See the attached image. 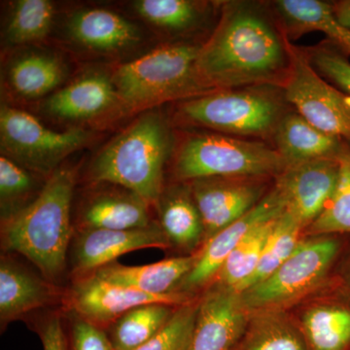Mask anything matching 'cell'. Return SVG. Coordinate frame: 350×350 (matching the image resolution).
I'll return each mask as SVG.
<instances>
[{
	"instance_id": "31",
	"label": "cell",
	"mask_w": 350,
	"mask_h": 350,
	"mask_svg": "<svg viewBox=\"0 0 350 350\" xmlns=\"http://www.w3.org/2000/svg\"><path fill=\"white\" fill-rule=\"evenodd\" d=\"M340 175L335 191L319 217L304 231L306 237L350 236V144L338 158Z\"/></svg>"
},
{
	"instance_id": "12",
	"label": "cell",
	"mask_w": 350,
	"mask_h": 350,
	"mask_svg": "<svg viewBox=\"0 0 350 350\" xmlns=\"http://www.w3.org/2000/svg\"><path fill=\"white\" fill-rule=\"evenodd\" d=\"M285 211L280 191L273 188L252 211L209 239L198 252V259L190 273L182 280L176 293L197 298L211 284L219 269L234 248L254 228L278 218Z\"/></svg>"
},
{
	"instance_id": "32",
	"label": "cell",
	"mask_w": 350,
	"mask_h": 350,
	"mask_svg": "<svg viewBox=\"0 0 350 350\" xmlns=\"http://www.w3.org/2000/svg\"><path fill=\"white\" fill-rule=\"evenodd\" d=\"M54 17L55 6L49 0H20L7 25V40L13 45L40 40L49 33Z\"/></svg>"
},
{
	"instance_id": "39",
	"label": "cell",
	"mask_w": 350,
	"mask_h": 350,
	"mask_svg": "<svg viewBox=\"0 0 350 350\" xmlns=\"http://www.w3.org/2000/svg\"><path fill=\"white\" fill-rule=\"evenodd\" d=\"M331 6L338 23L350 29V0L332 1Z\"/></svg>"
},
{
	"instance_id": "3",
	"label": "cell",
	"mask_w": 350,
	"mask_h": 350,
	"mask_svg": "<svg viewBox=\"0 0 350 350\" xmlns=\"http://www.w3.org/2000/svg\"><path fill=\"white\" fill-rule=\"evenodd\" d=\"M172 149L167 120L159 112L144 113L101 149L92 165V179L117 184L147 204H157Z\"/></svg>"
},
{
	"instance_id": "25",
	"label": "cell",
	"mask_w": 350,
	"mask_h": 350,
	"mask_svg": "<svg viewBox=\"0 0 350 350\" xmlns=\"http://www.w3.org/2000/svg\"><path fill=\"white\" fill-rule=\"evenodd\" d=\"M148 206L138 196L107 194L94 198L83 213L84 229L124 230L148 227L153 223L149 217Z\"/></svg>"
},
{
	"instance_id": "38",
	"label": "cell",
	"mask_w": 350,
	"mask_h": 350,
	"mask_svg": "<svg viewBox=\"0 0 350 350\" xmlns=\"http://www.w3.org/2000/svg\"><path fill=\"white\" fill-rule=\"evenodd\" d=\"M334 278L350 293V237L336 267Z\"/></svg>"
},
{
	"instance_id": "9",
	"label": "cell",
	"mask_w": 350,
	"mask_h": 350,
	"mask_svg": "<svg viewBox=\"0 0 350 350\" xmlns=\"http://www.w3.org/2000/svg\"><path fill=\"white\" fill-rule=\"evenodd\" d=\"M288 103L312 125L350 144V98L326 82L292 44V66L284 87Z\"/></svg>"
},
{
	"instance_id": "23",
	"label": "cell",
	"mask_w": 350,
	"mask_h": 350,
	"mask_svg": "<svg viewBox=\"0 0 350 350\" xmlns=\"http://www.w3.org/2000/svg\"><path fill=\"white\" fill-rule=\"evenodd\" d=\"M269 3L291 42L310 32H323L326 39L350 55V29L336 19L331 2L275 0Z\"/></svg>"
},
{
	"instance_id": "20",
	"label": "cell",
	"mask_w": 350,
	"mask_h": 350,
	"mask_svg": "<svg viewBox=\"0 0 350 350\" xmlns=\"http://www.w3.org/2000/svg\"><path fill=\"white\" fill-rule=\"evenodd\" d=\"M56 288L12 259L2 256L0 262V322L1 327L20 319L38 308L51 305L57 296Z\"/></svg>"
},
{
	"instance_id": "28",
	"label": "cell",
	"mask_w": 350,
	"mask_h": 350,
	"mask_svg": "<svg viewBox=\"0 0 350 350\" xmlns=\"http://www.w3.org/2000/svg\"><path fill=\"white\" fill-rule=\"evenodd\" d=\"M278 218L257 226L241 241L226 259L208 288L217 287L239 291L241 285L257 269L262 250Z\"/></svg>"
},
{
	"instance_id": "36",
	"label": "cell",
	"mask_w": 350,
	"mask_h": 350,
	"mask_svg": "<svg viewBox=\"0 0 350 350\" xmlns=\"http://www.w3.org/2000/svg\"><path fill=\"white\" fill-rule=\"evenodd\" d=\"M68 344L69 350H114L107 332L76 315Z\"/></svg>"
},
{
	"instance_id": "1",
	"label": "cell",
	"mask_w": 350,
	"mask_h": 350,
	"mask_svg": "<svg viewBox=\"0 0 350 350\" xmlns=\"http://www.w3.org/2000/svg\"><path fill=\"white\" fill-rule=\"evenodd\" d=\"M292 44L269 1L221 2L217 24L196 63L200 87L206 94L258 85L283 88Z\"/></svg>"
},
{
	"instance_id": "26",
	"label": "cell",
	"mask_w": 350,
	"mask_h": 350,
	"mask_svg": "<svg viewBox=\"0 0 350 350\" xmlns=\"http://www.w3.org/2000/svg\"><path fill=\"white\" fill-rule=\"evenodd\" d=\"M177 308L167 304H148L126 312L108 328L113 349L135 350L146 344L162 330Z\"/></svg>"
},
{
	"instance_id": "10",
	"label": "cell",
	"mask_w": 350,
	"mask_h": 350,
	"mask_svg": "<svg viewBox=\"0 0 350 350\" xmlns=\"http://www.w3.org/2000/svg\"><path fill=\"white\" fill-rule=\"evenodd\" d=\"M275 179L211 177L189 182L204 221L206 243L260 204L273 188Z\"/></svg>"
},
{
	"instance_id": "18",
	"label": "cell",
	"mask_w": 350,
	"mask_h": 350,
	"mask_svg": "<svg viewBox=\"0 0 350 350\" xmlns=\"http://www.w3.org/2000/svg\"><path fill=\"white\" fill-rule=\"evenodd\" d=\"M121 103L112 78L89 73L53 94L44 108L51 116L64 120H91ZM122 105V103H121Z\"/></svg>"
},
{
	"instance_id": "30",
	"label": "cell",
	"mask_w": 350,
	"mask_h": 350,
	"mask_svg": "<svg viewBox=\"0 0 350 350\" xmlns=\"http://www.w3.org/2000/svg\"><path fill=\"white\" fill-rule=\"evenodd\" d=\"M303 239V226L293 216L284 211L276 220L254 273L241 285L237 293L254 286L273 275L291 256Z\"/></svg>"
},
{
	"instance_id": "2",
	"label": "cell",
	"mask_w": 350,
	"mask_h": 350,
	"mask_svg": "<svg viewBox=\"0 0 350 350\" xmlns=\"http://www.w3.org/2000/svg\"><path fill=\"white\" fill-rule=\"evenodd\" d=\"M75 172L56 170L36 200L4 223L2 246L29 260L51 283L63 275L72 237Z\"/></svg>"
},
{
	"instance_id": "15",
	"label": "cell",
	"mask_w": 350,
	"mask_h": 350,
	"mask_svg": "<svg viewBox=\"0 0 350 350\" xmlns=\"http://www.w3.org/2000/svg\"><path fill=\"white\" fill-rule=\"evenodd\" d=\"M250 312L232 290L211 287L200 295L199 310L187 350H234Z\"/></svg>"
},
{
	"instance_id": "17",
	"label": "cell",
	"mask_w": 350,
	"mask_h": 350,
	"mask_svg": "<svg viewBox=\"0 0 350 350\" xmlns=\"http://www.w3.org/2000/svg\"><path fill=\"white\" fill-rule=\"evenodd\" d=\"M271 144L290 167L312 161L338 159L349 144L319 130L292 109L278 124Z\"/></svg>"
},
{
	"instance_id": "35",
	"label": "cell",
	"mask_w": 350,
	"mask_h": 350,
	"mask_svg": "<svg viewBox=\"0 0 350 350\" xmlns=\"http://www.w3.org/2000/svg\"><path fill=\"white\" fill-rule=\"evenodd\" d=\"M33 181L23 165L6 156L0 158V199L4 220L12 215V206L31 192Z\"/></svg>"
},
{
	"instance_id": "4",
	"label": "cell",
	"mask_w": 350,
	"mask_h": 350,
	"mask_svg": "<svg viewBox=\"0 0 350 350\" xmlns=\"http://www.w3.org/2000/svg\"><path fill=\"white\" fill-rule=\"evenodd\" d=\"M292 109L282 87L258 85L211 92L182 100L177 117L188 125L271 144L278 124Z\"/></svg>"
},
{
	"instance_id": "13",
	"label": "cell",
	"mask_w": 350,
	"mask_h": 350,
	"mask_svg": "<svg viewBox=\"0 0 350 350\" xmlns=\"http://www.w3.org/2000/svg\"><path fill=\"white\" fill-rule=\"evenodd\" d=\"M195 299L179 293L167 296L142 293L89 273L76 280L71 288L68 300L76 317L105 330L122 315L137 306L148 304L179 306Z\"/></svg>"
},
{
	"instance_id": "7",
	"label": "cell",
	"mask_w": 350,
	"mask_h": 350,
	"mask_svg": "<svg viewBox=\"0 0 350 350\" xmlns=\"http://www.w3.org/2000/svg\"><path fill=\"white\" fill-rule=\"evenodd\" d=\"M287 167L269 142L218 133H198L179 147L174 174L182 183L211 177L276 178Z\"/></svg>"
},
{
	"instance_id": "21",
	"label": "cell",
	"mask_w": 350,
	"mask_h": 350,
	"mask_svg": "<svg viewBox=\"0 0 350 350\" xmlns=\"http://www.w3.org/2000/svg\"><path fill=\"white\" fill-rule=\"evenodd\" d=\"M163 190L157 202L160 226L172 247L192 255L206 243V229L188 183Z\"/></svg>"
},
{
	"instance_id": "22",
	"label": "cell",
	"mask_w": 350,
	"mask_h": 350,
	"mask_svg": "<svg viewBox=\"0 0 350 350\" xmlns=\"http://www.w3.org/2000/svg\"><path fill=\"white\" fill-rule=\"evenodd\" d=\"M68 32L76 42L96 52H118L140 40L137 25L105 9L77 11L69 19Z\"/></svg>"
},
{
	"instance_id": "27",
	"label": "cell",
	"mask_w": 350,
	"mask_h": 350,
	"mask_svg": "<svg viewBox=\"0 0 350 350\" xmlns=\"http://www.w3.org/2000/svg\"><path fill=\"white\" fill-rule=\"evenodd\" d=\"M61 59L46 53H29L16 59L9 68V82L14 91L27 98L51 93L64 78Z\"/></svg>"
},
{
	"instance_id": "14",
	"label": "cell",
	"mask_w": 350,
	"mask_h": 350,
	"mask_svg": "<svg viewBox=\"0 0 350 350\" xmlns=\"http://www.w3.org/2000/svg\"><path fill=\"white\" fill-rule=\"evenodd\" d=\"M340 175L338 159L312 161L290 165L275 179L285 202L304 231L315 220L331 199Z\"/></svg>"
},
{
	"instance_id": "19",
	"label": "cell",
	"mask_w": 350,
	"mask_h": 350,
	"mask_svg": "<svg viewBox=\"0 0 350 350\" xmlns=\"http://www.w3.org/2000/svg\"><path fill=\"white\" fill-rule=\"evenodd\" d=\"M197 259L198 253H195L144 266H124L114 262L92 273L108 282L142 293L167 296L176 293L177 287L190 273Z\"/></svg>"
},
{
	"instance_id": "24",
	"label": "cell",
	"mask_w": 350,
	"mask_h": 350,
	"mask_svg": "<svg viewBox=\"0 0 350 350\" xmlns=\"http://www.w3.org/2000/svg\"><path fill=\"white\" fill-rule=\"evenodd\" d=\"M234 350H308L296 322L288 310L250 312L243 337Z\"/></svg>"
},
{
	"instance_id": "8",
	"label": "cell",
	"mask_w": 350,
	"mask_h": 350,
	"mask_svg": "<svg viewBox=\"0 0 350 350\" xmlns=\"http://www.w3.org/2000/svg\"><path fill=\"white\" fill-rule=\"evenodd\" d=\"M91 137L89 131L81 129L50 130L36 117L17 108L3 105L0 111L4 156L39 174H53L64 159L84 147Z\"/></svg>"
},
{
	"instance_id": "16",
	"label": "cell",
	"mask_w": 350,
	"mask_h": 350,
	"mask_svg": "<svg viewBox=\"0 0 350 350\" xmlns=\"http://www.w3.org/2000/svg\"><path fill=\"white\" fill-rule=\"evenodd\" d=\"M172 247L160 224L139 229H83L73 250V269L86 275L114 262L117 258L131 251L145 248L167 250Z\"/></svg>"
},
{
	"instance_id": "5",
	"label": "cell",
	"mask_w": 350,
	"mask_h": 350,
	"mask_svg": "<svg viewBox=\"0 0 350 350\" xmlns=\"http://www.w3.org/2000/svg\"><path fill=\"white\" fill-rule=\"evenodd\" d=\"M200 47L191 42L165 44L120 66L111 78L122 105L142 109L206 94L196 71Z\"/></svg>"
},
{
	"instance_id": "37",
	"label": "cell",
	"mask_w": 350,
	"mask_h": 350,
	"mask_svg": "<svg viewBox=\"0 0 350 350\" xmlns=\"http://www.w3.org/2000/svg\"><path fill=\"white\" fill-rule=\"evenodd\" d=\"M38 334L44 350H69L68 338L61 317H54L46 320L39 327Z\"/></svg>"
},
{
	"instance_id": "34",
	"label": "cell",
	"mask_w": 350,
	"mask_h": 350,
	"mask_svg": "<svg viewBox=\"0 0 350 350\" xmlns=\"http://www.w3.org/2000/svg\"><path fill=\"white\" fill-rule=\"evenodd\" d=\"M200 296L178 306L170 321L150 340L135 350H187L194 330Z\"/></svg>"
},
{
	"instance_id": "29",
	"label": "cell",
	"mask_w": 350,
	"mask_h": 350,
	"mask_svg": "<svg viewBox=\"0 0 350 350\" xmlns=\"http://www.w3.org/2000/svg\"><path fill=\"white\" fill-rule=\"evenodd\" d=\"M209 4L191 0H139L137 13L149 23L174 33L198 29L208 14Z\"/></svg>"
},
{
	"instance_id": "6",
	"label": "cell",
	"mask_w": 350,
	"mask_h": 350,
	"mask_svg": "<svg viewBox=\"0 0 350 350\" xmlns=\"http://www.w3.org/2000/svg\"><path fill=\"white\" fill-rule=\"evenodd\" d=\"M349 237H306L273 275L239 293L241 305L248 312L289 310L330 282Z\"/></svg>"
},
{
	"instance_id": "33",
	"label": "cell",
	"mask_w": 350,
	"mask_h": 350,
	"mask_svg": "<svg viewBox=\"0 0 350 350\" xmlns=\"http://www.w3.org/2000/svg\"><path fill=\"white\" fill-rule=\"evenodd\" d=\"M308 63L326 82L350 98V55L328 39L303 47Z\"/></svg>"
},
{
	"instance_id": "11",
	"label": "cell",
	"mask_w": 350,
	"mask_h": 350,
	"mask_svg": "<svg viewBox=\"0 0 350 350\" xmlns=\"http://www.w3.org/2000/svg\"><path fill=\"white\" fill-rule=\"evenodd\" d=\"M287 310L308 350H350V293L334 276Z\"/></svg>"
}]
</instances>
